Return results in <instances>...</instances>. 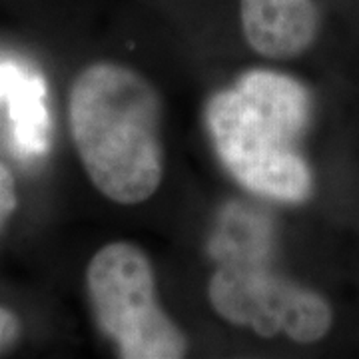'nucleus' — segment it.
<instances>
[{
	"label": "nucleus",
	"mask_w": 359,
	"mask_h": 359,
	"mask_svg": "<svg viewBox=\"0 0 359 359\" xmlns=\"http://www.w3.org/2000/svg\"><path fill=\"white\" fill-rule=\"evenodd\" d=\"M68 120L98 192L122 205L154 196L164 176L162 102L148 78L118 62L86 66L70 88Z\"/></svg>",
	"instance_id": "nucleus-1"
},
{
	"label": "nucleus",
	"mask_w": 359,
	"mask_h": 359,
	"mask_svg": "<svg viewBox=\"0 0 359 359\" xmlns=\"http://www.w3.org/2000/svg\"><path fill=\"white\" fill-rule=\"evenodd\" d=\"M311 100L297 80L250 70L205 104V126L224 168L245 190L280 202H304L313 180L299 140Z\"/></svg>",
	"instance_id": "nucleus-2"
},
{
	"label": "nucleus",
	"mask_w": 359,
	"mask_h": 359,
	"mask_svg": "<svg viewBox=\"0 0 359 359\" xmlns=\"http://www.w3.org/2000/svg\"><path fill=\"white\" fill-rule=\"evenodd\" d=\"M96 325L124 359H180L188 339L158 304L154 268L148 254L130 242L100 248L86 269Z\"/></svg>",
	"instance_id": "nucleus-3"
},
{
	"label": "nucleus",
	"mask_w": 359,
	"mask_h": 359,
	"mask_svg": "<svg viewBox=\"0 0 359 359\" xmlns=\"http://www.w3.org/2000/svg\"><path fill=\"white\" fill-rule=\"evenodd\" d=\"M208 299L222 320L262 337L283 334L295 344H316L334 323L320 294L252 264L222 266L210 278Z\"/></svg>",
	"instance_id": "nucleus-4"
},
{
	"label": "nucleus",
	"mask_w": 359,
	"mask_h": 359,
	"mask_svg": "<svg viewBox=\"0 0 359 359\" xmlns=\"http://www.w3.org/2000/svg\"><path fill=\"white\" fill-rule=\"evenodd\" d=\"M240 14L250 48L271 60L299 56L320 32L313 0H240Z\"/></svg>",
	"instance_id": "nucleus-5"
},
{
	"label": "nucleus",
	"mask_w": 359,
	"mask_h": 359,
	"mask_svg": "<svg viewBox=\"0 0 359 359\" xmlns=\"http://www.w3.org/2000/svg\"><path fill=\"white\" fill-rule=\"evenodd\" d=\"M44 98V80L39 74H30L28 70L22 72V76L6 94L14 144L25 156H40L48 148V110Z\"/></svg>",
	"instance_id": "nucleus-6"
},
{
	"label": "nucleus",
	"mask_w": 359,
	"mask_h": 359,
	"mask_svg": "<svg viewBox=\"0 0 359 359\" xmlns=\"http://www.w3.org/2000/svg\"><path fill=\"white\" fill-rule=\"evenodd\" d=\"M16 205H18L16 182L11 170L0 162V230L16 212Z\"/></svg>",
	"instance_id": "nucleus-7"
},
{
	"label": "nucleus",
	"mask_w": 359,
	"mask_h": 359,
	"mask_svg": "<svg viewBox=\"0 0 359 359\" xmlns=\"http://www.w3.org/2000/svg\"><path fill=\"white\" fill-rule=\"evenodd\" d=\"M20 334V321L18 316L11 309L0 308V349L8 347Z\"/></svg>",
	"instance_id": "nucleus-8"
},
{
	"label": "nucleus",
	"mask_w": 359,
	"mask_h": 359,
	"mask_svg": "<svg viewBox=\"0 0 359 359\" xmlns=\"http://www.w3.org/2000/svg\"><path fill=\"white\" fill-rule=\"evenodd\" d=\"M26 68L13 65V62L0 65V98H6V94H8L11 88L16 84V80L22 76Z\"/></svg>",
	"instance_id": "nucleus-9"
}]
</instances>
